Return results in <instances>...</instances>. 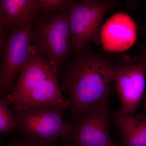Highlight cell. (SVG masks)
<instances>
[{
    "instance_id": "cell-1",
    "label": "cell",
    "mask_w": 146,
    "mask_h": 146,
    "mask_svg": "<svg viewBox=\"0 0 146 146\" xmlns=\"http://www.w3.org/2000/svg\"><path fill=\"white\" fill-rule=\"evenodd\" d=\"M74 54L61 71L60 88L69 95L68 112L77 121L89 107L110 97L116 66L84 48Z\"/></svg>"
},
{
    "instance_id": "cell-2",
    "label": "cell",
    "mask_w": 146,
    "mask_h": 146,
    "mask_svg": "<svg viewBox=\"0 0 146 146\" xmlns=\"http://www.w3.org/2000/svg\"><path fill=\"white\" fill-rule=\"evenodd\" d=\"M58 77L52 63L37 52L33 45L26 64L12 91L4 100L9 107L17 110L36 107L66 110L71 102L63 96Z\"/></svg>"
},
{
    "instance_id": "cell-3",
    "label": "cell",
    "mask_w": 146,
    "mask_h": 146,
    "mask_svg": "<svg viewBox=\"0 0 146 146\" xmlns=\"http://www.w3.org/2000/svg\"><path fill=\"white\" fill-rule=\"evenodd\" d=\"M16 118V131L31 146H56L69 136L74 124L59 108L36 107L22 110L11 108Z\"/></svg>"
},
{
    "instance_id": "cell-4",
    "label": "cell",
    "mask_w": 146,
    "mask_h": 146,
    "mask_svg": "<svg viewBox=\"0 0 146 146\" xmlns=\"http://www.w3.org/2000/svg\"><path fill=\"white\" fill-rule=\"evenodd\" d=\"M70 11L41 14L33 25V46L52 63L58 75L74 51L69 25Z\"/></svg>"
},
{
    "instance_id": "cell-5",
    "label": "cell",
    "mask_w": 146,
    "mask_h": 146,
    "mask_svg": "<svg viewBox=\"0 0 146 146\" xmlns=\"http://www.w3.org/2000/svg\"><path fill=\"white\" fill-rule=\"evenodd\" d=\"M117 2L84 0L70 10L69 25L74 52L80 51L90 41L100 44L102 19Z\"/></svg>"
},
{
    "instance_id": "cell-6",
    "label": "cell",
    "mask_w": 146,
    "mask_h": 146,
    "mask_svg": "<svg viewBox=\"0 0 146 146\" xmlns=\"http://www.w3.org/2000/svg\"><path fill=\"white\" fill-rule=\"evenodd\" d=\"M33 45V26L16 25L9 29L0 65V93L5 99L12 91L16 78L26 64Z\"/></svg>"
},
{
    "instance_id": "cell-7",
    "label": "cell",
    "mask_w": 146,
    "mask_h": 146,
    "mask_svg": "<svg viewBox=\"0 0 146 146\" xmlns=\"http://www.w3.org/2000/svg\"><path fill=\"white\" fill-rule=\"evenodd\" d=\"M110 97L88 108L74 124L62 146H116L110 131Z\"/></svg>"
},
{
    "instance_id": "cell-8",
    "label": "cell",
    "mask_w": 146,
    "mask_h": 146,
    "mask_svg": "<svg viewBox=\"0 0 146 146\" xmlns=\"http://www.w3.org/2000/svg\"><path fill=\"white\" fill-rule=\"evenodd\" d=\"M146 59L116 66L113 81L121 104V112L134 115L141 103L145 88Z\"/></svg>"
},
{
    "instance_id": "cell-9",
    "label": "cell",
    "mask_w": 146,
    "mask_h": 146,
    "mask_svg": "<svg viewBox=\"0 0 146 146\" xmlns=\"http://www.w3.org/2000/svg\"><path fill=\"white\" fill-rule=\"evenodd\" d=\"M137 27L127 13H115L104 23L101 31V44L106 51L126 50L136 42Z\"/></svg>"
},
{
    "instance_id": "cell-10",
    "label": "cell",
    "mask_w": 146,
    "mask_h": 146,
    "mask_svg": "<svg viewBox=\"0 0 146 146\" xmlns=\"http://www.w3.org/2000/svg\"><path fill=\"white\" fill-rule=\"evenodd\" d=\"M41 13L39 0H1L0 27L33 26Z\"/></svg>"
},
{
    "instance_id": "cell-11",
    "label": "cell",
    "mask_w": 146,
    "mask_h": 146,
    "mask_svg": "<svg viewBox=\"0 0 146 146\" xmlns=\"http://www.w3.org/2000/svg\"><path fill=\"white\" fill-rule=\"evenodd\" d=\"M114 124L121 146H146V116L129 115L119 110L113 113Z\"/></svg>"
},
{
    "instance_id": "cell-12",
    "label": "cell",
    "mask_w": 146,
    "mask_h": 146,
    "mask_svg": "<svg viewBox=\"0 0 146 146\" xmlns=\"http://www.w3.org/2000/svg\"><path fill=\"white\" fill-rule=\"evenodd\" d=\"M16 118L4 100H0V133L8 134L16 130Z\"/></svg>"
},
{
    "instance_id": "cell-13",
    "label": "cell",
    "mask_w": 146,
    "mask_h": 146,
    "mask_svg": "<svg viewBox=\"0 0 146 146\" xmlns=\"http://www.w3.org/2000/svg\"><path fill=\"white\" fill-rule=\"evenodd\" d=\"M41 13L51 14L70 10L79 1L73 0H39Z\"/></svg>"
},
{
    "instance_id": "cell-14",
    "label": "cell",
    "mask_w": 146,
    "mask_h": 146,
    "mask_svg": "<svg viewBox=\"0 0 146 146\" xmlns=\"http://www.w3.org/2000/svg\"><path fill=\"white\" fill-rule=\"evenodd\" d=\"M9 30L0 27V54L1 55L8 38Z\"/></svg>"
},
{
    "instance_id": "cell-15",
    "label": "cell",
    "mask_w": 146,
    "mask_h": 146,
    "mask_svg": "<svg viewBox=\"0 0 146 146\" xmlns=\"http://www.w3.org/2000/svg\"><path fill=\"white\" fill-rule=\"evenodd\" d=\"M7 146H31L27 142L18 136L13 135Z\"/></svg>"
},
{
    "instance_id": "cell-16",
    "label": "cell",
    "mask_w": 146,
    "mask_h": 146,
    "mask_svg": "<svg viewBox=\"0 0 146 146\" xmlns=\"http://www.w3.org/2000/svg\"><path fill=\"white\" fill-rule=\"evenodd\" d=\"M141 48L143 49L144 50V52H145V58L146 59V46L144 45V46H142Z\"/></svg>"
},
{
    "instance_id": "cell-17",
    "label": "cell",
    "mask_w": 146,
    "mask_h": 146,
    "mask_svg": "<svg viewBox=\"0 0 146 146\" xmlns=\"http://www.w3.org/2000/svg\"><path fill=\"white\" fill-rule=\"evenodd\" d=\"M141 28L142 29H143V30L146 33V23L145 24V25H143V26L141 27Z\"/></svg>"
},
{
    "instance_id": "cell-18",
    "label": "cell",
    "mask_w": 146,
    "mask_h": 146,
    "mask_svg": "<svg viewBox=\"0 0 146 146\" xmlns=\"http://www.w3.org/2000/svg\"><path fill=\"white\" fill-rule=\"evenodd\" d=\"M56 146H62L60 145V144H58V145H57Z\"/></svg>"
},
{
    "instance_id": "cell-19",
    "label": "cell",
    "mask_w": 146,
    "mask_h": 146,
    "mask_svg": "<svg viewBox=\"0 0 146 146\" xmlns=\"http://www.w3.org/2000/svg\"><path fill=\"white\" fill-rule=\"evenodd\" d=\"M145 108H146V104H145Z\"/></svg>"
}]
</instances>
